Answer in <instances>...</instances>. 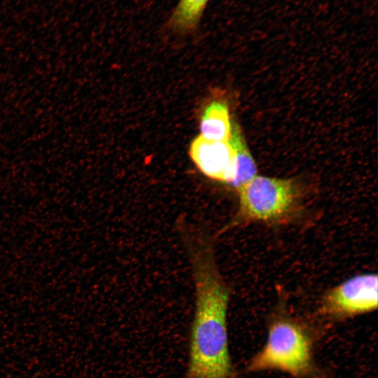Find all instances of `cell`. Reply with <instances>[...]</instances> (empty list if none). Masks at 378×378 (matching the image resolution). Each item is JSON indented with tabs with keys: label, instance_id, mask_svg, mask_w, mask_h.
Returning a JSON list of instances; mask_svg holds the SVG:
<instances>
[{
	"label": "cell",
	"instance_id": "1",
	"mask_svg": "<svg viewBox=\"0 0 378 378\" xmlns=\"http://www.w3.org/2000/svg\"><path fill=\"white\" fill-rule=\"evenodd\" d=\"M187 240L195 288V309L190 332L185 378H237L228 345L230 290L219 272L211 243Z\"/></svg>",
	"mask_w": 378,
	"mask_h": 378
},
{
	"label": "cell",
	"instance_id": "2",
	"mask_svg": "<svg viewBox=\"0 0 378 378\" xmlns=\"http://www.w3.org/2000/svg\"><path fill=\"white\" fill-rule=\"evenodd\" d=\"M311 329L300 318L286 313L274 316L267 340L247 365L250 372L277 370L294 378H317Z\"/></svg>",
	"mask_w": 378,
	"mask_h": 378
},
{
	"label": "cell",
	"instance_id": "3",
	"mask_svg": "<svg viewBox=\"0 0 378 378\" xmlns=\"http://www.w3.org/2000/svg\"><path fill=\"white\" fill-rule=\"evenodd\" d=\"M237 192V209L225 230L251 223H289L302 212L306 195L295 179L258 175Z\"/></svg>",
	"mask_w": 378,
	"mask_h": 378
},
{
	"label": "cell",
	"instance_id": "4",
	"mask_svg": "<svg viewBox=\"0 0 378 378\" xmlns=\"http://www.w3.org/2000/svg\"><path fill=\"white\" fill-rule=\"evenodd\" d=\"M377 306V275L365 273L328 290L322 298L318 313L327 319L340 321L373 312Z\"/></svg>",
	"mask_w": 378,
	"mask_h": 378
},
{
	"label": "cell",
	"instance_id": "5",
	"mask_svg": "<svg viewBox=\"0 0 378 378\" xmlns=\"http://www.w3.org/2000/svg\"><path fill=\"white\" fill-rule=\"evenodd\" d=\"M189 153L204 175L232 186L237 176V166L228 141H211L200 135L191 143Z\"/></svg>",
	"mask_w": 378,
	"mask_h": 378
},
{
	"label": "cell",
	"instance_id": "6",
	"mask_svg": "<svg viewBox=\"0 0 378 378\" xmlns=\"http://www.w3.org/2000/svg\"><path fill=\"white\" fill-rule=\"evenodd\" d=\"M232 125L225 102L214 101L205 108L200 120L201 136L215 141H228Z\"/></svg>",
	"mask_w": 378,
	"mask_h": 378
},
{
	"label": "cell",
	"instance_id": "7",
	"mask_svg": "<svg viewBox=\"0 0 378 378\" xmlns=\"http://www.w3.org/2000/svg\"><path fill=\"white\" fill-rule=\"evenodd\" d=\"M209 0H178L167 21L168 27L178 34L197 29Z\"/></svg>",
	"mask_w": 378,
	"mask_h": 378
},
{
	"label": "cell",
	"instance_id": "8",
	"mask_svg": "<svg viewBox=\"0 0 378 378\" xmlns=\"http://www.w3.org/2000/svg\"><path fill=\"white\" fill-rule=\"evenodd\" d=\"M228 141L235 157L237 176L232 188L237 191L257 175V167L237 125L232 126Z\"/></svg>",
	"mask_w": 378,
	"mask_h": 378
},
{
	"label": "cell",
	"instance_id": "9",
	"mask_svg": "<svg viewBox=\"0 0 378 378\" xmlns=\"http://www.w3.org/2000/svg\"><path fill=\"white\" fill-rule=\"evenodd\" d=\"M32 378H35V377H32Z\"/></svg>",
	"mask_w": 378,
	"mask_h": 378
}]
</instances>
